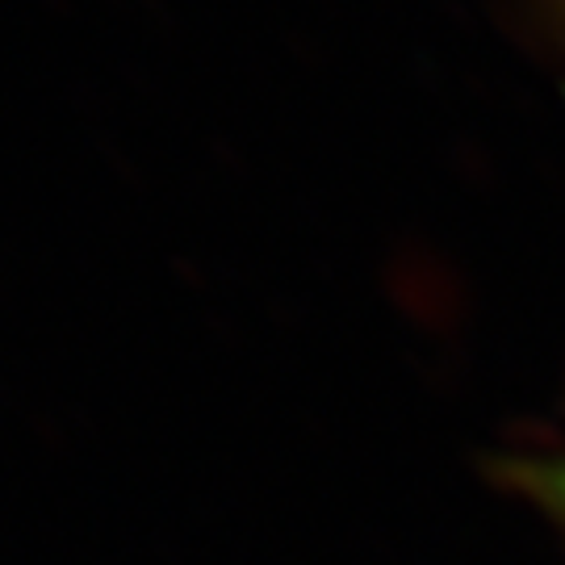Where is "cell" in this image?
I'll use <instances>...</instances> for the list:
<instances>
[{"mask_svg":"<svg viewBox=\"0 0 565 565\" xmlns=\"http://www.w3.org/2000/svg\"><path fill=\"white\" fill-rule=\"evenodd\" d=\"M515 482L541 507H548L557 520H565V452L562 457H541L515 469Z\"/></svg>","mask_w":565,"mask_h":565,"instance_id":"1","label":"cell"}]
</instances>
